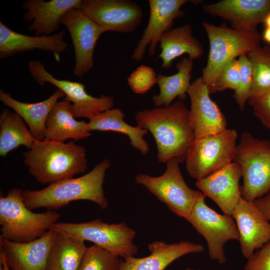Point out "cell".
I'll use <instances>...</instances> for the list:
<instances>
[{
  "instance_id": "e0dca14e",
  "label": "cell",
  "mask_w": 270,
  "mask_h": 270,
  "mask_svg": "<svg viewBox=\"0 0 270 270\" xmlns=\"http://www.w3.org/2000/svg\"><path fill=\"white\" fill-rule=\"evenodd\" d=\"M232 216L238 231V240L242 254L248 259L256 250L260 249L270 240V222L253 202L242 198Z\"/></svg>"
},
{
  "instance_id": "4316f807",
  "label": "cell",
  "mask_w": 270,
  "mask_h": 270,
  "mask_svg": "<svg viewBox=\"0 0 270 270\" xmlns=\"http://www.w3.org/2000/svg\"><path fill=\"white\" fill-rule=\"evenodd\" d=\"M193 60L184 57L176 65L178 72L171 76L157 74L159 93L152 97L156 107L168 106L176 97L184 100L191 84Z\"/></svg>"
},
{
  "instance_id": "ac0fdd59",
  "label": "cell",
  "mask_w": 270,
  "mask_h": 270,
  "mask_svg": "<svg viewBox=\"0 0 270 270\" xmlns=\"http://www.w3.org/2000/svg\"><path fill=\"white\" fill-rule=\"evenodd\" d=\"M57 232L48 230L28 242H16L0 238V249L10 270H46L47 261Z\"/></svg>"
},
{
  "instance_id": "83f0119b",
  "label": "cell",
  "mask_w": 270,
  "mask_h": 270,
  "mask_svg": "<svg viewBox=\"0 0 270 270\" xmlns=\"http://www.w3.org/2000/svg\"><path fill=\"white\" fill-rule=\"evenodd\" d=\"M46 270H78L86 252L85 242L57 232Z\"/></svg>"
},
{
  "instance_id": "52a82bcc",
  "label": "cell",
  "mask_w": 270,
  "mask_h": 270,
  "mask_svg": "<svg viewBox=\"0 0 270 270\" xmlns=\"http://www.w3.org/2000/svg\"><path fill=\"white\" fill-rule=\"evenodd\" d=\"M50 230L84 241H90L124 259L134 256L136 231L126 223L109 224L100 219L80 223L56 222Z\"/></svg>"
},
{
  "instance_id": "ffe728a7",
  "label": "cell",
  "mask_w": 270,
  "mask_h": 270,
  "mask_svg": "<svg viewBox=\"0 0 270 270\" xmlns=\"http://www.w3.org/2000/svg\"><path fill=\"white\" fill-rule=\"evenodd\" d=\"M65 32L62 30L50 36H31L17 32L0 22V58L10 57L17 53L38 49L51 51L58 62L60 54L67 48L64 40Z\"/></svg>"
},
{
  "instance_id": "44dd1931",
  "label": "cell",
  "mask_w": 270,
  "mask_h": 270,
  "mask_svg": "<svg viewBox=\"0 0 270 270\" xmlns=\"http://www.w3.org/2000/svg\"><path fill=\"white\" fill-rule=\"evenodd\" d=\"M82 0H26L22 4L26 11L23 19L35 36H50L58 30L62 18L70 10L80 8Z\"/></svg>"
},
{
  "instance_id": "277c9868",
  "label": "cell",
  "mask_w": 270,
  "mask_h": 270,
  "mask_svg": "<svg viewBox=\"0 0 270 270\" xmlns=\"http://www.w3.org/2000/svg\"><path fill=\"white\" fill-rule=\"evenodd\" d=\"M23 190L14 188L0 196V238L16 242H28L44 235L61 215L54 210L36 213L24 204Z\"/></svg>"
},
{
  "instance_id": "6da1fadb",
  "label": "cell",
  "mask_w": 270,
  "mask_h": 270,
  "mask_svg": "<svg viewBox=\"0 0 270 270\" xmlns=\"http://www.w3.org/2000/svg\"><path fill=\"white\" fill-rule=\"evenodd\" d=\"M134 118L136 126L153 136L160 163H166L173 158L184 161L186 152L196 138L190 111L184 100L179 99L168 106L138 111Z\"/></svg>"
},
{
  "instance_id": "603a6c76",
  "label": "cell",
  "mask_w": 270,
  "mask_h": 270,
  "mask_svg": "<svg viewBox=\"0 0 270 270\" xmlns=\"http://www.w3.org/2000/svg\"><path fill=\"white\" fill-rule=\"evenodd\" d=\"M76 118L70 102L64 99L58 101L48 116L44 140L64 142L70 138L78 140L90 136L88 122Z\"/></svg>"
},
{
  "instance_id": "7c38bea8",
  "label": "cell",
  "mask_w": 270,
  "mask_h": 270,
  "mask_svg": "<svg viewBox=\"0 0 270 270\" xmlns=\"http://www.w3.org/2000/svg\"><path fill=\"white\" fill-rule=\"evenodd\" d=\"M68 30L74 52V74L82 78L94 67V54L100 36L107 30L90 20L80 8L70 10L60 22Z\"/></svg>"
},
{
  "instance_id": "3957f363",
  "label": "cell",
  "mask_w": 270,
  "mask_h": 270,
  "mask_svg": "<svg viewBox=\"0 0 270 270\" xmlns=\"http://www.w3.org/2000/svg\"><path fill=\"white\" fill-rule=\"evenodd\" d=\"M23 156L30 174L43 184L74 178L84 174L88 168L86 150L74 140H34Z\"/></svg>"
},
{
  "instance_id": "484cf974",
  "label": "cell",
  "mask_w": 270,
  "mask_h": 270,
  "mask_svg": "<svg viewBox=\"0 0 270 270\" xmlns=\"http://www.w3.org/2000/svg\"><path fill=\"white\" fill-rule=\"evenodd\" d=\"M124 114L119 108L106 110L90 120V131L114 132L127 136L131 146L142 155L149 151V146L144 139L148 132L140 126H132L124 120Z\"/></svg>"
},
{
  "instance_id": "d4e9b609",
  "label": "cell",
  "mask_w": 270,
  "mask_h": 270,
  "mask_svg": "<svg viewBox=\"0 0 270 270\" xmlns=\"http://www.w3.org/2000/svg\"><path fill=\"white\" fill-rule=\"evenodd\" d=\"M159 42L161 52L158 58L162 61V68L166 70L172 66L174 60L184 54L194 60L204 53L202 44L194 36L192 28L188 24L166 32Z\"/></svg>"
},
{
  "instance_id": "9a60e30c",
  "label": "cell",
  "mask_w": 270,
  "mask_h": 270,
  "mask_svg": "<svg viewBox=\"0 0 270 270\" xmlns=\"http://www.w3.org/2000/svg\"><path fill=\"white\" fill-rule=\"evenodd\" d=\"M192 0H149L150 16L143 34L134 50L132 58L138 62L143 58L146 48L150 57L155 53L158 43L162 35L171 29L174 21L184 16L183 5Z\"/></svg>"
},
{
  "instance_id": "2e32d148",
  "label": "cell",
  "mask_w": 270,
  "mask_h": 270,
  "mask_svg": "<svg viewBox=\"0 0 270 270\" xmlns=\"http://www.w3.org/2000/svg\"><path fill=\"white\" fill-rule=\"evenodd\" d=\"M242 173L239 165L232 162L226 166L197 180L196 186L212 200L224 214L232 216L242 198L240 180Z\"/></svg>"
},
{
  "instance_id": "7402d4cb",
  "label": "cell",
  "mask_w": 270,
  "mask_h": 270,
  "mask_svg": "<svg viewBox=\"0 0 270 270\" xmlns=\"http://www.w3.org/2000/svg\"><path fill=\"white\" fill-rule=\"evenodd\" d=\"M150 254L144 258L128 257L121 260L119 270H164L178 258L188 254L202 252L199 244L182 241L172 244L156 241L148 244Z\"/></svg>"
},
{
  "instance_id": "4fadbf2b",
  "label": "cell",
  "mask_w": 270,
  "mask_h": 270,
  "mask_svg": "<svg viewBox=\"0 0 270 270\" xmlns=\"http://www.w3.org/2000/svg\"><path fill=\"white\" fill-rule=\"evenodd\" d=\"M80 9L107 31L120 33L134 31L143 17L140 6L130 0H82Z\"/></svg>"
},
{
  "instance_id": "30bf717a",
  "label": "cell",
  "mask_w": 270,
  "mask_h": 270,
  "mask_svg": "<svg viewBox=\"0 0 270 270\" xmlns=\"http://www.w3.org/2000/svg\"><path fill=\"white\" fill-rule=\"evenodd\" d=\"M186 220L206 240L210 259L224 264L227 260L224 250L225 244L239 239L233 217L219 214L210 208L206 204L205 196L202 194Z\"/></svg>"
},
{
  "instance_id": "5b68a950",
  "label": "cell",
  "mask_w": 270,
  "mask_h": 270,
  "mask_svg": "<svg viewBox=\"0 0 270 270\" xmlns=\"http://www.w3.org/2000/svg\"><path fill=\"white\" fill-rule=\"evenodd\" d=\"M202 26L208 38L210 50L202 77L210 91L223 68L260 45L261 36L257 30L235 29L225 23L218 26L204 21Z\"/></svg>"
},
{
  "instance_id": "ab89813d",
  "label": "cell",
  "mask_w": 270,
  "mask_h": 270,
  "mask_svg": "<svg viewBox=\"0 0 270 270\" xmlns=\"http://www.w3.org/2000/svg\"><path fill=\"white\" fill-rule=\"evenodd\" d=\"M263 22L266 25V27L270 28V12H269L265 17Z\"/></svg>"
},
{
  "instance_id": "cb8c5ba5",
  "label": "cell",
  "mask_w": 270,
  "mask_h": 270,
  "mask_svg": "<svg viewBox=\"0 0 270 270\" xmlns=\"http://www.w3.org/2000/svg\"><path fill=\"white\" fill-rule=\"evenodd\" d=\"M64 96V93L58 88L42 101L27 103L17 100L9 93L0 90V100L23 118L28 126L32 136L36 140H44L46 124L49 114L58 100Z\"/></svg>"
},
{
  "instance_id": "74e56055",
  "label": "cell",
  "mask_w": 270,
  "mask_h": 270,
  "mask_svg": "<svg viewBox=\"0 0 270 270\" xmlns=\"http://www.w3.org/2000/svg\"><path fill=\"white\" fill-rule=\"evenodd\" d=\"M0 270H10L6 262L4 254L0 251Z\"/></svg>"
},
{
  "instance_id": "f1b7e54d",
  "label": "cell",
  "mask_w": 270,
  "mask_h": 270,
  "mask_svg": "<svg viewBox=\"0 0 270 270\" xmlns=\"http://www.w3.org/2000/svg\"><path fill=\"white\" fill-rule=\"evenodd\" d=\"M23 118L16 112L4 108L0 114V156L20 146L30 150L34 141Z\"/></svg>"
},
{
  "instance_id": "d590c367",
  "label": "cell",
  "mask_w": 270,
  "mask_h": 270,
  "mask_svg": "<svg viewBox=\"0 0 270 270\" xmlns=\"http://www.w3.org/2000/svg\"><path fill=\"white\" fill-rule=\"evenodd\" d=\"M251 106L254 115L270 130V90L261 96Z\"/></svg>"
},
{
  "instance_id": "1f68e13d",
  "label": "cell",
  "mask_w": 270,
  "mask_h": 270,
  "mask_svg": "<svg viewBox=\"0 0 270 270\" xmlns=\"http://www.w3.org/2000/svg\"><path fill=\"white\" fill-rule=\"evenodd\" d=\"M240 67V79L238 88L234 90V98L242 110L248 101L252 80V66L246 54L238 58Z\"/></svg>"
},
{
  "instance_id": "e575fe53",
  "label": "cell",
  "mask_w": 270,
  "mask_h": 270,
  "mask_svg": "<svg viewBox=\"0 0 270 270\" xmlns=\"http://www.w3.org/2000/svg\"><path fill=\"white\" fill-rule=\"evenodd\" d=\"M244 270H270V240L247 259Z\"/></svg>"
},
{
  "instance_id": "ba28073f",
  "label": "cell",
  "mask_w": 270,
  "mask_h": 270,
  "mask_svg": "<svg viewBox=\"0 0 270 270\" xmlns=\"http://www.w3.org/2000/svg\"><path fill=\"white\" fill-rule=\"evenodd\" d=\"M238 137L236 130L227 128L216 134L196 138L184 160L188 175L197 181L234 162Z\"/></svg>"
},
{
  "instance_id": "8fae6325",
  "label": "cell",
  "mask_w": 270,
  "mask_h": 270,
  "mask_svg": "<svg viewBox=\"0 0 270 270\" xmlns=\"http://www.w3.org/2000/svg\"><path fill=\"white\" fill-rule=\"evenodd\" d=\"M28 68L32 76L40 86L50 83L64 93L66 98L64 99L72 104L75 118H86L90 120L114 106L112 96L103 94L99 97L92 96L87 93L82 84L54 77L40 60H30Z\"/></svg>"
},
{
  "instance_id": "8992f818",
  "label": "cell",
  "mask_w": 270,
  "mask_h": 270,
  "mask_svg": "<svg viewBox=\"0 0 270 270\" xmlns=\"http://www.w3.org/2000/svg\"><path fill=\"white\" fill-rule=\"evenodd\" d=\"M234 162L240 168L243 184L242 198L253 202L270 190V140L254 138L242 132L237 144Z\"/></svg>"
},
{
  "instance_id": "d6986e66",
  "label": "cell",
  "mask_w": 270,
  "mask_h": 270,
  "mask_svg": "<svg viewBox=\"0 0 270 270\" xmlns=\"http://www.w3.org/2000/svg\"><path fill=\"white\" fill-rule=\"evenodd\" d=\"M202 8L208 14L228 22L234 28L252 30L270 12V0H222L204 4Z\"/></svg>"
},
{
  "instance_id": "836d02e7",
  "label": "cell",
  "mask_w": 270,
  "mask_h": 270,
  "mask_svg": "<svg viewBox=\"0 0 270 270\" xmlns=\"http://www.w3.org/2000/svg\"><path fill=\"white\" fill-rule=\"evenodd\" d=\"M240 79V64L238 59L236 58L223 68L209 92L212 94L227 89L236 90L239 86Z\"/></svg>"
},
{
  "instance_id": "f546056e",
  "label": "cell",
  "mask_w": 270,
  "mask_h": 270,
  "mask_svg": "<svg viewBox=\"0 0 270 270\" xmlns=\"http://www.w3.org/2000/svg\"><path fill=\"white\" fill-rule=\"evenodd\" d=\"M252 70V80L248 102L252 104L270 90V47L258 45L247 54Z\"/></svg>"
},
{
  "instance_id": "4dcf8cb0",
  "label": "cell",
  "mask_w": 270,
  "mask_h": 270,
  "mask_svg": "<svg viewBox=\"0 0 270 270\" xmlns=\"http://www.w3.org/2000/svg\"><path fill=\"white\" fill-rule=\"evenodd\" d=\"M121 259L94 244L88 247L78 270H119Z\"/></svg>"
},
{
  "instance_id": "f35d334b",
  "label": "cell",
  "mask_w": 270,
  "mask_h": 270,
  "mask_svg": "<svg viewBox=\"0 0 270 270\" xmlns=\"http://www.w3.org/2000/svg\"><path fill=\"white\" fill-rule=\"evenodd\" d=\"M263 38L266 42L270 44V28H265L263 32Z\"/></svg>"
},
{
  "instance_id": "7a4b0ae2",
  "label": "cell",
  "mask_w": 270,
  "mask_h": 270,
  "mask_svg": "<svg viewBox=\"0 0 270 270\" xmlns=\"http://www.w3.org/2000/svg\"><path fill=\"white\" fill-rule=\"evenodd\" d=\"M110 166V161L105 158L80 177L62 180L40 190H23V202L31 210L39 208L56 210L79 200H89L102 209H106L108 201L104 194L103 184L106 171Z\"/></svg>"
},
{
  "instance_id": "60d3db41",
  "label": "cell",
  "mask_w": 270,
  "mask_h": 270,
  "mask_svg": "<svg viewBox=\"0 0 270 270\" xmlns=\"http://www.w3.org/2000/svg\"><path fill=\"white\" fill-rule=\"evenodd\" d=\"M184 270H202L200 268H185Z\"/></svg>"
},
{
  "instance_id": "5bb4252c",
  "label": "cell",
  "mask_w": 270,
  "mask_h": 270,
  "mask_svg": "<svg viewBox=\"0 0 270 270\" xmlns=\"http://www.w3.org/2000/svg\"><path fill=\"white\" fill-rule=\"evenodd\" d=\"M187 94L190 101V120L195 138L216 134L227 129L226 118L210 98L207 85L202 76L191 83Z\"/></svg>"
},
{
  "instance_id": "8d00e7d4",
  "label": "cell",
  "mask_w": 270,
  "mask_h": 270,
  "mask_svg": "<svg viewBox=\"0 0 270 270\" xmlns=\"http://www.w3.org/2000/svg\"><path fill=\"white\" fill-rule=\"evenodd\" d=\"M265 218L270 220V190L263 196L253 201Z\"/></svg>"
},
{
  "instance_id": "d6a6232c",
  "label": "cell",
  "mask_w": 270,
  "mask_h": 270,
  "mask_svg": "<svg viewBox=\"0 0 270 270\" xmlns=\"http://www.w3.org/2000/svg\"><path fill=\"white\" fill-rule=\"evenodd\" d=\"M127 80L134 92L143 94L156 84L157 74L151 66L142 64L130 74Z\"/></svg>"
},
{
  "instance_id": "9c48e42d",
  "label": "cell",
  "mask_w": 270,
  "mask_h": 270,
  "mask_svg": "<svg viewBox=\"0 0 270 270\" xmlns=\"http://www.w3.org/2000/svg\"><path fill=\"white\" fill-rule=\"evenodd\" d=\"M181 162L178 158H172L165 163L166 168L162 175L152 176L140 174L134 180L164 203L170 210L186 220L202 194L187 185L179 167Z\"/></svg>"
}]
</instances>
